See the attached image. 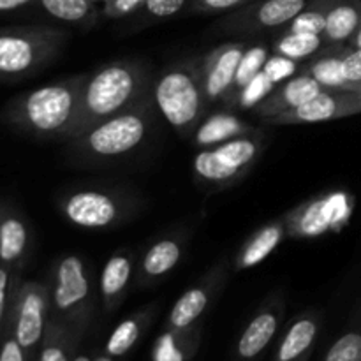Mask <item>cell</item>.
<instances>
[{"instance_id": "obj_1", "label": "cell", "mask_w": 361, "mask_h": 361, "mask_svg": "<svg viewBox=\"0 0 361 361\" xmlns=\"http://www.w3.org/2000/svg\"><path fill=\"white\" fill-rule=\"evenodd\" d=\"M83 76L62 78L16 95L4 106L0 120L35 140L67 141L76 123Z\"/></svg>"}, {"instance_id": "obj_2", "label": "cell", "mask_w": 361, "mask_h": 361, "mask_svg": "<svg viewBox=\"0 0 361 361\" xmlns=\"http://www.w3.org/2000/svg\"><path fill=\"white\" fill-rule=\"evenodd\" d=\"M152 88L150 69L141 60H115L85 74L71 137L136 106L152 95Z\"/></svg>"}, {"instance_id": "obj_3", "label": "cell", "mask_w": 361, "mask_h": 361, "mask_svg": "<svg viewBox=\"0 0 361 361\" xmlns=\"http://www.w3.org/2000/svg\"><path fill=\"white\" fill-rule=\"evenodd\" d=\"M157 116L154 97L148 95L133 108L67 140V155L78 164L104 166L122 161L147 143Z\"/></svg>"}, {"instance_id": "obj_4", "label": "cell", "mask_w": 361, "mask_h": 361, "mask_svg": "<svg viewBox=\"0 0 361 361\" xmlns=\"http://www.w3.org/2000/svg\"><path fill=\"white\" fill-rule=\"evenodd\" d=\"M69 41L67 30L53 25L0 27V81L16 83L55 62Z\"/></svg>"}, {"instance_id": "obj_5", "label": "cell", "mask_w": 361, "mask_h": 361, "mask_svg": "<svg viewBox=\"0 0 361 361\" xmlns=\"http://www.w3.org/2000/svg\"><path fill=\"white\" fill-rule=\"evenodd\" d=\"M159 115L178 136L189 137L204 116L207 97L201 83L200 62L183 60L166 67L152 88Z\"/></svg>"}, {"instance_id": "obj_6", "label": "cell", "mask_w": 361, "mask_h": 361, "mask_svg": "<svg viewBox=\"0 0 361 361\" xmlns=\"http://www.w3.org/2000/svg\"><path fill=\"white\" fill-rule=\"evenodd\" d=\"M49 317L87 334L99 298V284L92 279L87 261L66 254L53 263L49 274Z\"/></svg>"}, {"instance_id": "obj_7", "label": "cell", "mask_w": 361, "mask_h": 361, "mask_svg": "<svg viewBox=\"0 0 361 361\" xmlns=\"http://www.w3.org/2000/svg\"><path fill=\"white\" fill-rule=\"evenodd\" d=\"M267 147V134L254 129L214 147L201 148L192 159L194 178L200 185L221 190L242 182Z\"/></svg>"}, {"instance_id": "obj_8", "label": "cell", "mask_w": 361, "mask_h": 361, "mask_svg": "<svg viewBox=\"0 0 361 361\" xmlns=\"http://www.w3.org/2000/svg\"><path fill=\"white\" fill-rule=\"evenodd\" d=\"M56 207L62 217L76 228L113 229L126 224L140 210V201L126 190L81 187L63 192Z\"/></svg>"}, {"instance_id": "obj_9", "label": "cell", "mask_w": 361, "mask_h": 361, "mask_svg": "<svg viewBox=\"0 0 361 361\" xmlns=\"http://www.w3.org/2000/svg\"><path fill=\"white\" fill-rule=\"evenodd\" d=\"M353 214V197L348 192L319 194L284 214L289 238H319L344 228Z\"/></svg>"}, {"instance_id": "obj_10", "label": "cell", "mask_w": 361, "mask_h": 361, "mask_svg": "<svg viewBox=\"0 0 361 361\" xmlns=\"http://www.w3.org/2000/svg\"><path fill=\"white\" fill-rule=\"evenodd\" d=\"M49 284L48 282L21 279L11 310L9 328L27 355L35 361L46 326L49 321Z\"/></svg>"}, {"instance_id": "obj_11", "label": "cell", "mask_w": 361, "mask_h": 361, "mask_svg": "<svg viewBox=\"0 0 361 361\" xmlns=\"http://www.w3.org/2000/svg\"><path fill=\"white\" fill-rule=\"evenodd\" d=\"M310 2L312 0H254L226 14L215 23V30L224 35H238V37H247L267 30H279L295 20Z\"/></svg>"}, {"instance_id": "obj_12", "label": "cell", "mask_w": 361, "mask_h": 361, "mask_svg": "<svg viewBox=\"0 0 361 361\" xmlns=\"http://www.w3.org/2000/svg\"><path fill=\"white\" fill-rule=\"evenodd\" d=\"M286 314L284 296L270 295L254 312L240 334L229 361H261L264 351L277 337Z\"/></svg>"}, {"instance_id": "obj_13", "label": "cell", "mask_w": 361, "mask_h": 361, "mask_svg": "<svg viewBox=\"0 0 361 361\" xmlns=\"http://www.w3.org/2000/svg\"><path fill=\"white\" fill-rule=\"evenodd\" d=\"M361 113V95L349 90H328L324 88L302 106L282 115L263 120L267 126H307L331 120L348 118Z\"/></svg>"}, {"instance_id": "obj_14", "label": "cell", "mask_w": 361, "mask_h": 361, "mask_svg": "<svg viewBox=\"0 0 361 361\" xmlns=\"http://www.w3.org/2000/svg\"><path fill=\"white\" fill-rule=\"evenodd\" d=\"M228 261L215 264L197 284L187 289L175 302L166 319V330H185L201 323V317L214 303L228 277Z\"/></svg>"}, {"instance_id": "obj_15", "label": "cell", "mask_w": 361, "mask_h": 361, "mask_svg": "<svg viewBox=\"0 0 361 361\" xmlns=\"http://www.w3.org/2000/svg\"><path fill=\"white\" fill-rule=\"evenodd\" d=\"M245 48L247 42L243 41L222 42L200 60L201 83L208 104L228 97Z\"/></svg>"}, {"instance_id": "obj_16", "label": "cell", "mask_w": 361, "mask_h": 361, "mask_svg": "<svg viewBox=\"0 0 361 361\" xmlns=\"http://www.w3.org/2000/svg\"><path fill=\"white\" fill-rule=\"evenodd\" d=\"M34 250V229L21 208L0 200V264L25 270Z\"/></svg>"}, {"instance_id": "obj_17", "label": "cell", "mask_w": 361, "mask_h": 361, "mask_svg": "<svg viewBox=\"0 0 361 361\" xmlns=\"http://www.w3.org/2000/svg\"><path fill=\"white\" fill-rule=\"evenodd\" d=\"M187 235L176 233V235H166L155 240L145 254L141 256L137 264L136 286L137 288H150L159 281L171 274L185 254Z\"/></svg>"}, {"instance_id": "obj_18", "label": "cell", "mask_w": 361, "mask_h": 361, "mask_svg": "<svg viewBox=\"0 0 361 361\" xmlns=\"http://www.w3.org/2000/svg\"><path fill=\"white\" fill-rule=\"evenodd\" d=\"M321 326L323 316L317 310H305L296 316L282 334L274 361H310Z\"/></svg>"}, {"instance_id": "obj_19", "label": "cell", "mask_w": 361, "mask_h": 361, "mask_svg": "<svg viewBox=\"0 0 361 361\" xmlns=\"http://www.w3.org/2000/svg\"><path fill=\"white\" fill-rule=\"evenodd\" d=\"M323 90L324 88L312 76L298 73L277 85L274 92L252 109V113L261 120L271 118V116L282 115L289 109L298 108Z\"/></svg>"}, {"instance_id": "obj_20", "label": "cell", "mask_w": 361, "mask_h": 361, "mask_svg": "<svg viewBox=\"0 0 361 361\" xmlns=\"http://www.w3.org/2000/svg\"><path fill=\"white\" fill-rule=\"evenodd\" d=\"M134 271V254L127 249L116 250L108 257L99 279V298L102 310L111 314L127 298Z\"/></svg>"}, {"instance_id": "obj_21", "label": "cell", "mask_w": 361, "mask_h": 361, "mask_svg": "<svg viewBox=\"0 0 361 361\" xmlns=\"http://www.w3.org/2000/svg\"><path fill=\"white\" fill-rule=\"evenodd\" d=\"M286 238H289V236L284 215L275 219V221L267 222L257 231H254L243 242V245L236 250L235 257L231 261L233 270L243 271L257 267L263 261H267Z\"/></svg>"}, {"instance_id": "obj_22", "label": "cell", "mask_w": 361, "mask_h": 361, "mask_svg": "<svg viewBox=\"0 0 361 361\" xmlns=\"http://www.w3.org/2000/svg\"><path fill=\"white\" fill-rule=\"evenodd\" d=\"M85 331L49 317L35 361H73Z\"/></svg>"}, {"instance_id": "obj_23", "label": "cell", "mask_w": 361, "mask_h": 361, "mask_svg": "<svg viewBox=\"0 0 361 361\" xmlns=\"http://www.w3.org/2000/svg\"><path fill=\"white\" fill-rule=\"evenodd\" d=\"M345 48L348 44H328L319 55L302 63L300 73L312 76L321 87L328 90H349V85L342 73V59H344Z\"/></svg>"}, {"instance_id": "obj_24", "label": "cell", "mask_w": 361, "mask_h": 361, "mask_svg": "<svg viewBox=\"0 0 361 361\" xmlns=\"http://www.w3.org/2000/svg\"><path fill=\"white\" fill-rule=\"evenodd\" d=\"M201 323L185 330H164L152 349L154 361H190L196 356L201 342Z\"/></svg>"}, {"instance_id": "obj_25", "label": "cell", "mask_w": 361, "mask_h": 361, "mask_svg": "<svg viewBox=\"0 0 361 361\" xmlns=\"http://www.w3.org/2000/svg\"><path fill=\"white\" fill-rule=\"evenodd\" d=\"M254 130L252 126L245 120L238 118L236 115L228 111L214 113L200 122V126L194 130V145L200 148L214 147V145L224 143V141L233 140V137L243 136V134Z\"/></svg>"}, {"instance_id": "obj_26", "label": "cell", "mask_w": 361, "mask_h": 361, "mask_svg": "<svg viewBox=\"0 0 361 361\" xmlns=\"http://www.w3.org/2000/svg\"><path fill=\"white\" fill-rule=\"evenodd\" d=\"M154 316L155 307L148 305L147 309L137 310V312L126 317V319L113 330V334L109 335L104 348L106 355H108L109 358H123L126 355H129L134 349V345L141 341L145 331L148 330Z\"/></svg>"}, {"instance_id": "obj_27", "label": "cell", "mask_w": 361, "mask_h": 361, "mask_svg": "<svg viewBox=\"0 0 361 361\" xmlns=\"http://www.w3.org/2000/svg\"><path fill=\"white\" fill-rule=\"evenodd\" d=\"M34 7L53 20L81 28L94 27L102 13L90 0H35Z\"/></svg>"}, {"instance_id": "obj_28", "label": "cell", "mask_w": 361, "mask_h": 361, "mask_svg": "<svg viewBox=\"0 0 361 361\" xmlns=\"http://www.w3.org/2000/svg\"><path fill=\"white\" fill-rule=\"evenodd\" d=\"M361 25V0H334L323 37L326 44H348Z\"/></svg>"}, {"instance_id": "obj_29", "label": "cell", "mask_w": 361, "mask_h": 361, "mask_svg": "<svg viewBox=\"0 0 361 361\" xmlns=\"http://www.w3.org/2000/svg\"><path fill=\"white\" fill-rule=\"evenodd\" d=\"M326 46L323 35L295 34V32L281 30V34L275 37L274 44H271V53L291 59L295 62H302V60H310L319 55Z\"/></svg>"}, {"instance_id": "obj_30", "label": "cell", "mask_w": 361, "mask_h": 361, "mask_svg": "<svg viewBox=\"0 0 361 361\" xmlns=\"http://www.w3.org/2000/svg\"><path fill=\"white\" fill-rule=\"evenodd\" d=\"M323 361H361V303L341 337L328 348Z\"/></svg>"}, {"instance_id": "obj_31", "label": "cell", "mask_w": 361, "mask_h": 361, "mask_svg": "<svg viewBox=\"0 0 361 361\" xmlns=\"http://www.w3.org/2000/svg\"><path fill=\"white\" fill-rule=\"evenodd\" d=\"M271 55V49L267 42H252V44H247L245 51H243L242 60H240L238 71H236L235 83H233L231 90H229L228 97L224 99V102H229L257 73H261L267 63L268 56Z\"/></svg>"}, {"instance_id": "obj_32", "label": "cell", "mask_w": 361, "mask_h": 361, "mask_svg": "<svg viewBox=\"0 0 361 361\" xmlns=\"http://www.w3.org/2000/svg\"><path fill=\"white\" fill-rule=\"evenodd\" d=\"M331 4H334V0H312L295 20L289 21L281 30L295 32V34L323 35Z\"/></svg>"}, {"instance_id": "obj_33", "label": "cell", "mask_w": 361, "mask_h": 361, "mask_svg": "<svg viewBox=\"0 0 361 361\" xmlns=\"http://www.w3.org/2000/svg\"><path fill=\"white\" fill-rule=\"evenodd\" d=\"M275 87H277V83L271 81L270 76H268L264 71H261V73H257L256 76H254L252 80H250L249 83L231 99V101L226 102V104H228L229 108L254 109L263 99H267L268 95L274 92Z\"/></svg>"}, {"instance_id": "obj_34", "label": "cell", "mask_w": 361, "mask_h": 361, "mask_svg": "<svg viewBox=\"0 0 361 361\" xmlns=\"http://www.w3.org/2000/svg\"><path fill=\"white\" fill-rule=\"evenodd\" d=\"M21 279H23V271L0 264V338L9 328L14 295H16Z\"/></svg>"}, {"instance_id": "obj_35", "label": "cell", "mask_w": 361, "mask_h": 361, "mask_svg": "<svg viewBox=\"0 0 361 361\" xmlns=\"http://www.w3.org/2000/svg\"><path fill=\"white\" fill-rule=\"evenodd\" d=\"M190 0H145L143 6L136 13L137 21L143 23H157V21L169 20V18L176 16L182 13Z\"/></svg>"}, {"instance_id": "obj_36", "label": "cell", "mask_w": 361, "mask_h": 361, "mask_svg": "<svg viewBox=\"0 0 361 361\" xmlns=\"http://www.w3.org/2000/svg\"><path fill=\"white\" fill-rule=\"evenodd\" d=\"M300 67L302 66H300L298 62H295V60L286 59V56L271 53V55L268 56L267 63H264L263 71L268 74V76H270L271 81H275L277 85H281L282 81L289 80V78H293L295 74H298Z\"/></svg>"}, {"instance_id": "obj_37", "label": "cell", "mask_w": 361, "mask_h": 361, "mask_svg": "<svg viewBox=\"0 0 361 361\" xmlns=\"http://www.w3.org/2000/svg\"><path fill=\"white\" fill-rule=\"evenodd\" d=\"M254 0H190L189 11L196 14H219L231 13Z\"/></svg>"}, {"instance_id": "obj_38", "label": "cell", "mask_w": 361, "mask_h": 361, "mask_svg": "<svg viewBox=\"0 0 361 361\" xmlns=\"http://www.w3.org/2000/svg\"><path fill=\"white\" fill-rule=\"evenodd\" d=\"M143 2L145 0H106L102 4V14L106 18H113V20L133 16L140 11Z\"/></svg>"}, {"instance_id": "obj_39", "label": "cell", "mask_w": 361, "mask_h": 361, "mask_svg": "<svg viewBox=\"0 0 361 361\" xmlns=\"http://www.w3.org/2000/svg\"><path fill=\"white\" fill-rule=\"evenodd\" d=\"M0 361H34L9 330L0 338Z\"/></svg>"}, {"instance_id": "obj_40", "label": "cell", "mask_w": 361, "mask_h": 361, "mask_svg": "<svg viewBox=\"0 0 361 361\" xmlns=\"http://www.w3.org/2000/svg\"><path fill=\"white\" fill-rule=\"evenodd\" d=\"M35 0H0V14L14 13V11L25 9L34 6Z\"/></svg>"}, {"instance_id": "obj_41", "label": "cell", "mask_w": 361, "mask_h": 361, "mask_svg": "<svg viewBox=\"0 0 361 361\" xmlns=\"http://www.w3.org/2000/svg\"><path fill=\"white\" fill-rule=\"evenodd\" d=\"M348 44L351 46V48H358V49H361V25H360L358 30L355 32V35H353L351 41H349Z\"/></svg>"}, {"instance_id": "obj_42", "label": "cell", "mask_w": 361, "mask_h": 361, "mask_svg": "<svg viewBox=\"0 0 361 361\" xmlns=\"http://www.w3.org/2000/svg\"><path fill=\"white\" fill-rule=\"evenodd\" d=\"M73 361H95V360H92L88 355H83V353H76V356H74Z\"/></svg>"}, {"instance_id": "obj_43", "label": "cell", "mask_w": 361, "mask_h": 361, "mask_svg": "<svg viewBox=\"0 0 361 361\" xmlns=\"http://www.w3.org/2000/svg\"><path fill=\"white\" fill-rule=\"evenodd\" d=\"M90 2H95V4H97V2H102V4H104L106 0H90Z\"/></svg>"}]
</instances>
